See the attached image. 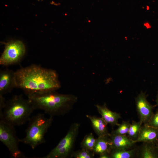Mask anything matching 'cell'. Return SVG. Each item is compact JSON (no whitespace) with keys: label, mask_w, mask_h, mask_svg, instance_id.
Instances as JSON below:
<instances>
[{"label":"cell","mask_w":158,"mask_h":158,"mask_svg":"<svg viewBox=\"0 0 158 158\" xmlns=\"http://www.w3.org/2000/svg\"><path fill=\"white\" fill-rule=\"evenodd\" d=\"M156 144L157 145L158 147V140L156 142Z\"/></svg>","instance_id":"cell-25"},{"label":"cell","mask_w":158,"mask_h":158,"mask_svg":"<svg viewBox=\"0 0 158 158\" xmlns=\"http://www.w3.org/2000/svg\"><path fill=\"white\" fill-rule=\"evenodd\" d=\"M95 154L93 152L82 149L73 152L70 157L75 158H93Z\"/></svg>","instance_id":"cell-20"},{"label":"cell","mask_w":158,"mask_h":158,"mask_svg":"<svg viewBox=\"0 0 158 158\" xmlns=\"http://www.w3.org/2000/svg\"><path fill=\"white\" fill-rule=\"evenodd\" d=\"M25 52V46L20 41H11L6 43L0 57V64L8 66L19 63Z\"/></svg>","instance_id":"cell-7"},{"label":"cell","mask_w":158,"mask_h":158,"mask_svg":"<svg viewBox=\"0 0 158 158\" xmlns=\"http://www.w3.org/2000/svg\"><path fill=\"white\" fill-rule=\"evenodd\" d=\"M130 124L129 121H123L121 124H118L117 129L112 131L111 133L116 135H126L128 132Z\"/></svg>","instance_id":"cell-19"},{"label":"cell","mask_w":158,"mask_h":158,"mask_svg":"<svg viewBox=\"0 0 158 158\" xmlns=\"http://www.w3.org/2000/svg\"><path fill=\"white\" fill-rule=\"evenodd\" d=\"M15 80L16 87L22 89L26 95L56 91L61 87L55 71L34 64L15 72Z\"/></svg>","instance_id":"cell-1"},{"label":"cell","mask_w":158,"mask_h":158,"mask_svg":"<svg viewBox=\"0 0 158 158\" xmlns=\"http://www.w3.org/2000/svg\"><path fill=\"white\" fill-rule=\"evenodd\" d=\"M109 137L112 149L129 150L135 147L136 143L135 140L130 138L127 135H116L111 133Z\"/></svg>","instance_id":"cell-10"},{"label":"cell","mask_w":158,"mask_h":158,"mask_svg":"<svg viewBox=\"0 0 158 158\" xmlns=\"http://www.w3.org/2000/svg\"><path fill=\"white\" fill-rule=\"evenodd\" d=\"M142 124L140 121L133 120L130 124L127 135L130 138L135 140L138 136Z\"/></svg>","instance_id":"cell-18"},{"label":"cell","mask_w":158,"mask_h":158,"mask_svg":"<svg viewBox=\"0 0 158 158\" xmlns=\"http://www.w3.org/2000/svg\"><path fill=\"white\" fill-rule=\"evenodd\" d=\"M80 124L75 123L58 145L43 158H66L71 156L79 133Z\"/></svg>","instance_id":"cell-5"},{"label":"cell","mask_w":158,"mask_h":158,"mask_svg":"<svg viewBox=\"0 0 158 158\" xmlns=\"http://www.w3.org/2000/svg\"><path fill=\"white\" fill-rule=\"evenodd\" d=\"M99 158H110L109 154L105 153L99 155Z\"/></svg>","instance_id":"cell-23"},{"label":"cell","mask_w":158,"mask_h":158,"mask_svg":"<svg viewBox=\"0 0 158 158\" xmlns=\"http://www.w3.org/2000/svg\"><path fill=\"white\" fill-rule=\"evenodd\" d=\"M14 127L0 120V141L7 148L13 158H24L25 156L19 149V139Z\"/></svg>","instance_id":"cell-6"},{"label":"cell","mask_w":158,"mask_h":158,"mask_svg":"<svg viewBox=\"0 0 158 158\" xmlns=\"http://www.w3.org/2000/svg\"><path fill=\"white\" fill-rule=\"evenodd\" d=\"M16 87L15 72L6 69L0 72V95H4L11 92Z\"/></svg>","instance_id":"cell-9"},{"label":"cell","mask_w":158,"mask_h":158,"mask_svg":"<svg viewBox=\"0 0 158 158\" xmlns=\"http://www.w3.org/2000/svg\"><path fill=\"white\" fill-rule=\"evenodd\" d=\"M53 117L47 118L41 113L31 117L28 121L25 136L19 139L20 142L29 145L33 149L44 143L45 135L52 124Z\"/></svg>","instance_id":"cell-4"},{"label":"cell","mask_w":158,"mask_h":158,"mask_svg":"<svg viewBox=\"0 0 158 158\" xmlns=\"http://www.w3.org/2000/svg\"><path fill=\"white\" fill-rule=\"evenodd\" d=\"M158 140V129L144 124L142 125L136 143L139 142L156 143Z\"/></svg>","instance_id":"cell-11"},{"label":"cell","mask_w":158,"mask_h":158,"mask_svg":"<svg viewBox=\"0 0 158 158\" xmlns=\"http://www.w3.org/2000/svg\"><path fill=\"white\" fill-rule=\"evenodd\" d=\"M95 106L98 113L101 116V118L107 124L112 126H118V120L121 118L120 114L110 110L105 103L102 105L97 104Z\"/></svg>","instance_id":"cell-13"},{"label":"cell","mask_w":158,"mask_h":158,"mask_svg":"<svg viewBox=\"0 0 158 158\" xmlns=\"http://www.w3.org/2000/svg\"><path fill=\"white\" fill-rule=\"evenodd\" d=\"M109 135L99 136L96 139L93 150L95 154L99 156L105 153L110 154L112 147Z\"/></svg>","instance_id":"cell-14"},{"label":"cell","mask_w":158,"mask_h":158,"mask_svg":"<svg viewBox=\"0 0 158 158\" xmlns=\"http://www.w3.org/2000/svg\"><path fill=\"white\" fill-rule=\"evenodd\" d=\"M156 102L157 103V105L158 106V93L157 96V99L156 100Z\"/></svg>","instance_id":"cell-24"},{"label":"cell","mask_w":158,"mask_h":158,"mask_svg":"<svg viewBox=\"0 0 158 158\" xmlns=\"http://www.w3.org/2000/svg\"><path fill=\"white\" fill-rule=\"evenodd\" d=\"M35 110L28 98L22 95H15L6 101L0 113V120L14 127L20 126L28 121Z\"/></svg>","instance_id":"cell-3"},{"label":"cell","mask_w":158,"mask_h":158,"mask_svg":"<svg viewBox=\"0 0 158 158\" xmlns=\"http://www.w3.org/2000/svg\"><path fill=\"white\" fill-rule=\"evenodd\" d=\"M137 147V157L139 158H158V147L156 143L144 142Z\"/></svg>","instance_id":"cell-12"},{"label":"cell","mask_w":158,"mask_h":158,"mask_svg":"<svg viewBox=\"0 0 158 158\" xmlns=\"http://www.w3.org/2000/svg\"><path fill=\"white\" fill-rule=\"evenodd\" d=\"M96 140L93 134L90 133L85 136L80 143V147L82 149L93 152Z\"/></svg>","instance_id":"cell-17"},{"label":"cell","mask_w":158,"mask_h":158,"mask_svg":"<svg viewBox=\"0 0 158 158\" xmlns=\"http://www.w3.org/2000/svg\"><path fill=\"white\" fill-rule=\"evenodd\" d=\"M86 116L91 121L93 129L98 137L110 135L108 130V124L101 117L89 115Z\"/></svg>","instance_id":"cell-15"},{"label":"cell","mask_w":158,"mask_h":158,"mask_svg":"<svg viewBox=\"0 0 158 158\" xmlns=\"http://www.w3.org/2000/svg\"><path fill=\"white\" fill-rule=\"evenodd\" d=\"M145 93L141 91L135 98L136 110L140 121L142 124H147L153 114L155 107L148 101Z\"/></svg>","instance_id":"cell-8"},{"label":"cell","mask_w":158,"mask_h":158,"mask_svg":"<svg viewBox=\"0 0 158 158\" xmlns=\"http://www.w3.org/2000/svg\"><path fill=\"white\" fill-rule=\"evenodd\" d=\"M6 102L3 95H0V113L2 112L5 106Z\"/></svg>","instance_id":"cell-22"},{"label":"cell","mask_w":158,"mask_h":158,"mask_svg":"<svg viewBox=\"0 0 158 158\" xmlns=\"http://www.w3.org/2000/svg\"><path fill=\"white\" fill-rule=\"evenodd\" d=\"M149 126L158 129V109L154 113L147 124Z\"/></svg>","instance_id":"cell-21"},{"label":"cell","mask_w":158,"mask_h":158,"mask_svg":"<svg viewBox=\"0 0 158 158\" xmlns=\"http://www.w3.org/2000/svg\"><path fill=\"white\" fill-rule=\"evenodd\" d=\"M137 147L129 150L112 149L110 153V158H133L136 157Z\"/></svg>","instance_id":"cell-16"},{"label":"cell","mask_w":158,"mask_h":158,"mask_svg":"<svg viewBox=\"0 0 158 158\" xmlns=\"http://www.w3.org/2000/svg\"><path fill=\"white\" fill-rule=\"evenodd\" d=\"M27 95L35 109L42 110L53 117L69 112L78 100L77 97L74 95L61 94L56 90Z\"/></svg>","instance_id":"cell-2"}]
</instances>
